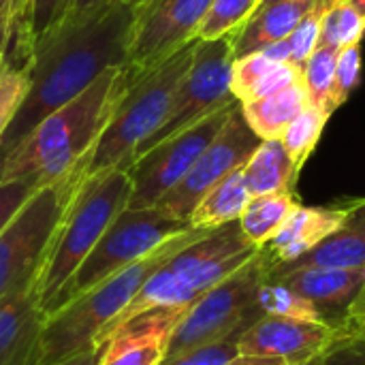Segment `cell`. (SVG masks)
Segmentation results:
<instances>
[{"instance_id": "7", "label": "cell", "mask_w": 365, "mask_h": 365, "mask_svg": "<svg viewBox=\"0 0 365 365\" xmlns=\"http://www.w3.org/2000/svg\"><path fill=\"white\" fill-rule=\"evenodd\" d=\"M86 158L62 180L41 186L0 231V299L43 276L62 216L81 184Z\"/></svg>"}, {"instance_id": "11", "label": "cell", "mask_w": 365, "mask_h": 365, "mask_svg": "<svg viewBox=\"0 0 365 365\" xmlns=\"http://www.w3.org/2000/svg\"><path fill=\"white\" fill-rule=\"evenodd\" d=\"M240 103H231L216 113L203 118L190 128L152 145L141 156L133 158L126 165L130 178V210H148L154 207L171 188H175L190 167L197 163L201 152L214 141L220 128L227 124L231 113Z\"/></svg>"}, {"instance_id": "23", "label": "cell", "mask_w": 365, "mask_h": 365, "mask_svg": "<svg viewBox=\"0 0 365 365\" xmlns=\"http://www.w3.org/2000/svg\"><path fill=\"white\" fill-rule=\"evenodd\" d=\"M250 197L252 195L246 186L244 173L237 169L203 195V199L192 210L188 225L195 229H218L235 222L246 210Z\"/></svg>"}, {"instance_id": "9", "label": "cell", "mask_w": 365, "mask_h": 365, "mask_svg": "<svg viewBox=\"0 0 365 365\" xmlns=\"http://www.w3.org/2000/svg\"><path fill=\"white\" fill-rule=\"evenodd\" d=\"M265 278L267 269L261 252H257L248 263L190 304L171 336L167 355L244 334L255 321L265 317L257 304V289Z\"/></svg>"}, {"instance_id": "13", "label": "cell", "mask_w": 365, "mask_h": 365, "mask_svg": "<svg viewBox=\"0 0 365 365\" xmlns=\"http://www.w3.org/2000/svg\"><path fill=\"white\" fill-rule=\"evenodd\" d=\"M214 0H143L135 21L126 75L133 79L163 60L182 45L197 38V30Z\"/></svg>"}, {"instance_id": "39", "label": "cell", "mask_w": 365, "mask_h": 365, "mask_svg": "<svg viewBox=\"0 0 365 365\" xmlns=\"http://www.w3.org/2000/svg\"><path fill=\"white\" fill-rule=\"evenodd\" d=\"M101 349L103 346H90L83 353H79V355H75V357H71L66 361H60V364L56 365H96L98 364V357H101Z\"/></svg>"}, {"instance_id": "21", "label": "cell", "mask_w": 365, "mask_h": 365, "mask_svg": "<svg viewBox=\"0 0 365 365\" xmlns=\"http://www.w3.org/2000/svg\"><path fill=\"white\" fill-rule=\"evenodd\" d=\"M299 167L293 163L280 139H263L248 163L242 167L252 197L269 192H293Z\"/></svg>"}, {"instance_id": "32", "label": "cell", "mask_w": 365, "mask_h": 365, "mask_svg": "<svg viewBox=\"0 0 365 365\" xmlns=\"http://www.w3.org/2000/svg\"><path fill=\"white\" fill-rule=\"evenodd\" d=\"M240 336L233 334L229 338L210 342V344H199L192 349H186L175 355H167L160 365H222L240 355Z\"/></svg>"}, {"instance_id": "8", "label": "cell", "mask_w": 365, "mask_h": 365, "mask_svg": "<svg viewBox=\"0 0 365 365\" xmlns=\"http://www.w3.org/2000/svg\"><path fill=\"white\" fill-rule=\"evenodd\" d=\"M186 229H190L188 222L165 216L156 207L122 210L107 227L103 237L96 242V246L90 250V255L83 259V263L77 267V272L45 306V314H51L64 304L81 297L105 278L143 259Z\"/></svg>"}, {"instance_id": "25", "label": "cell", "mask_w": 365, "mask_h": 365, "mask_svg": "<svg viewBox=\"0 0 365 365\" xmlns=\"http://www.w3.org/2000/svg\"><path fill=\"white\" fill-rule=\"evenodd\" d=\"M257 304L265 317H280V319H295V321L329 325V321L323 317V312L308 297H304L295 289H291L274 278H265L259 284Z\"/></svg>"}, {"instance_id": "26", "label": "cell", "mask_w": 365, "mask_h": 365, "mask_svg": "<svg viewBox=\"0 0 365 365\" xmlns=\"http://www.w3.org/2000/svg\"><path fill=\"white\" fill-rule=\"evenodd\" d=\"M340 49L319 45L312 56L302 66V86L308 94V103L327 111L329 115L334 109V79H336V64H338Z\"/></svg>"}, {"instance_id": "2", "label": "cell", "mask_w": 365, "mask_h": 365, "mask_svg": "<svg viewBox=\"0 0 365 365\" xmlns=\"http://www.w3.org/2000/svg\"><path fill=\"white\" fill-rule=\"evenodd\" d=\"M124 66L107 68L77 98L43 118L0 163V182L32 180L38 186L68 175L105 130L126 86Z\"/></svg>"}, {"instance_id": "42", "label": "cell", "mask_w": 365, "mask_h": 365, "mask_svg": "<svg viewBox=\"0 0 365 365\" xmlns=\"http://www.w3.org/2000/svg\"><path fill=\"white\" fill-rule=\"evenodd\" d=\"M344 2H346V4H351V6H353V9H355V11H357V13H359V15L365 19V0H344Z\"/></svg>"}, {"instance_id": "35", "label": "cell", "mask_w": 365, "mask_h": 365, "mask_svg": "<svg viewBox=\"0 0 365 365\" xmlns=\"http://www.w3.org/2000/svg\"><path fill=\"white\" fill-rule=\"evenodd\" d=\"M38 188L41 186L36 182H32V180L0 182V231L17 214V210L30 199V195L36 192Z\"/></svg>"}, {"instance_id": "19", "label": "cell", "mask_w": 365, "mask_h": 365, "mask_svg": "<svg viewBox=\"0 0 365 365\" xmlns=\"http://www.w3.org/2000/svg\"><path fill=\"white\" fill-rule=\"evenodd\" d=\"M319 0H291V2H269L259 4L255 13L229 34L233 45V56L242 58L261 47L284 41L295 30V26L317 6Z\"/></svg>"}, {"instance_id": "28", "label": "cell", "mask_w": 365, "mask_h": 365, "mask_svg": "<svg viewBox=\"0 0 365 365\" xmlns=\"http://www.w3.org/2000/svg\"><path fill=\"white\" fill-rule=\"evenodd\" d=\"M365 19L344 0H331L323 13L319 45L346 49L364 41Z\"/></svg>"}, {"instance_id": "14", "label": "cell", "mask_w": 365, "mask_h": 365, "mask_svg": "<svg viewBox=\"0 0 365 365\" xmlns=\"http://www.w3.org/2000/svg\"><path fill=\"white\" fill-rule=\"evenodd\" d=\"M336 336V327L280 317H261L240 336V355L274 357L287 365H306Z\"/></svg>"}, {"instance_id": "18", "label": "cell", "mask_w": 365, "mask_h": 365, "mask_svg": "<svg viewBox=\"0 0 365 365\" xmlns=\"http://www.w3.org/2000/svg\"><path fill=\"white\" fill-rule=\"evenodd\" d=\"M308 297L336 327L365 287V267H299L269 276Z\"/></svg>"}, {"instance_id": "17", "label": "cell", "mask_w": 365, "mask_h": 365, "mask_svg": "<svg viewBox=\"0 0 365 365\" xmlns=\"http://www.w3.org/2000/svg\"><path fill=\"white\" fill-rule=\"evenodd\" d=\"M41 276L0 299V365H34L45 325Z\"/></svg>"}, {"instance_id": "30", "label": "cell", "mask_w": 365, "mask_h": 365, "mask_svg": "<svg viewBox=\"0 0 365 365\" xmlns=\"http://www.w3.org/2000/svg\"><path fill=\"white\" fill-rule=\"evenodd\" d=\"M75 0H28L24 13V26L17 30L19 49L26 53L28 45L45 34L49 28L60 24L73 11Z\"/></svg>"}, {"instance_id": "31", "label": "cell", "mask_w": 365, "mask_h": 365, "mask_svg": "<svg viewBox=\"0 0 365 365\" xmlns=\"http://www.w3.org/2000/svg\"><path fill=\"white\" fill-rule=\"evenodd\" d=\"M30 88L26 66H17L13 62L2 60L0 64V139L9 130L11 122L15 120L26 94Z\"/></svg>"}, {"instance_id": "6", "label": "cell", "mask_w": 365, "mask_h": 365, "mask_svg": "<svg viewBox=\"0 0 365 365\" xmlns=\"http://www.w3.org/2000/svg\"><path fill=\"white\" fill-rule=\"evenodd\" d=\"M128 197L130 178L124 167H113L81 180L62 216L41 276L43 310L77 272L113 218L128 207Z\"/></svg>"}, {"instance_id": "24", "label": "cell", "mask_w": 365, "mask_h": 365, "mask_svg": "<svg viewBox=\"0 0 365 365\" xmlns=\"http://www.w3.org/2000/svg\"><path fill=\"white\" fill-rule=\"evenodd\" d=\"M297 205L299 203L293 192H269L250 197L246 210L237 220L240 229L257 248H261L276 235V231L284 225V220Z\"/></svg>"}, {"instance_id": "15", "label": "cell", "mask_w": 365, "mask_h": 365, "mask_svg": "<svg viewBox=\"0 0 365 365\" xmlns=\"http://www.w3.org/2000/svg\"><path fill=\"white\" fill-rule=\"evenodd\" d=\"M188 308H152L122 323L101 344L96 365H160Z\"/></svg>"}, {"instance_id": "20", "label": "cell", "mask_w": 365, "mask_h": 365, "mask_svg": "<svg viewBox=\"0 0 365 365\" xmlns=\"http://www.w3.org/2000/svg\"><path fill=\"white\" fill-rule=\"evenodd\" d=\"M299 267H365V199L351 201L342 225L314 250L278 274Z\"/></svg>"}, {"instance_id": "29", "label": "cell", "mask_w": 365, "mask_h": 365, "mask_svg": "<svg viewBox=\"0 0 365 365\" xmlns=\"http://www.w3.org/2000/svg\"><path fill=\"white\" fill-rule=\"evenodd\" d=\"M259 2L261 0H214L197 30V38L210 41L233 34L255 13Z\"/></svg>"}, {"instance_id": "38", "label": "cell", "mask_w": 365, "mask_h": 365, "mask_svg": "<svg viewBox=\"0 0 365 365\" xmlns=\"http://www.w3.org/2000/svg\"><path fill=\"white\" fill-rule=\"evenodd\" d=\"M261 53H265L267 58L276 60V62H291V49H289V41H276V43H269L265 47L259 49Z\"/></svg>"}, {"instance_id": "40", "label": "cell", "mask_w": 365, "mask_h": 365, "mask_svg": "<svg viewBox=\"0 0 365 365\" xmlns=\"http://www.w3.org/2000/svg\"><path fill=\"white\" fill-rule=\"evenodd\" d=\"M222 365H287L282 359L274 357H252V355H237L235 359L227 361Z\"/></svg>"}, {"instance_id": "37", "label": "cell", "mask_w": 365, "mask_h": 365, "mask_svg": "<svg viewBox=\"0 0 365 365\" xmlns=\"http://www.w3.org/2000/svg\"><path fill=\"white\" fill-rule=\"evenodd\" d=\"M336 331L351 336V338H357L365 344V287L364 291L357 295V299L349 306L342 321L336 325Z\"/></svg>"}, {"instance_id": "4", "label": "cell", "mask_w": 365, "mask_h": 365, "mask_svg": "<svg viewBox=\"0 0 365 365\" xmlns=\"http://www.w3.org/2000/svg\"><path fill=\"white\" fill-rule=\"evenodd\" d=\"M259 248L242 233L240 222L205 231L171 255L141 287L126 310L98 336L101 346L122 323L152 308H186L203 293L248 263Z\"/></svg>"}, {"instance_id": "10", "label": "cell", "mask_w": 365, "mask_h": 365, "mask_svg": "<svg viewBox=\"0 0 365 365\" xmlns=\"http://www.w3.org/2000/svg\"><path fill=\"white\" fill-rule=\"evenodd\" d=\"M233 45L229 36L197 41L190 68L182 77L178 90L171 96L169 111L163 124L130 154L126 165L148 152L152 145L190 128L203 118L216 113L218 109L240 103L231 92V68H233ZM124 165V169H126Z\"/></svg>"}, {"instance_id": "33", "label": "cell", "mask_w": 365, "mask_h": 365, "mask_svg": "<svg viewBox=\"0 0 365 365\" xmlns=\"http://www.w3.org/2000/svg\"><path fill=\"white\" fill-rule=\"evenodd\" d=\"M361 79V49L359 45H351L340 49L334 79V109L342 107Z\"/></svg>"}, {"instance_id": "3", "label": "cell", "mask_w": 365, "mask_h": 365, "mask_svg": "<svg viewBox=\"0 0 365 365\" xmlns=\"http://www.w3.org/2000/svg\"><path fill=\"white\" fill-rule=\"evenodd\" d=\"M210 229H186L145 255L143 259L126 265L101 284L86 291L81 297L64 304L56 312L47 314L38 353L34 365H56L66 361L90 346H96L98 336L126 310L148 278L180 248L188 246Z\"/></svg>"}, {"instance_id": "41", "label": "cell", "mask_w": 365, "mask_h": 365, "mask_svg": "<svg viewBox=\"0 0 365 365\" xmlns=\"http://www.w3.org/2000/svg\"><path fill=\"white\" fill-rule=\"evenodd\" d=\"M107 2H113V0H75V6L71 13H86V11H92V9L103 6Z\"/></svg>"}, {"instance_id": "1", "label": "cell", "mask_w": 365, "mask_h": 365, "mask_svg": "<svg viewBox=\"0 0 365 365\" xmlns=\"http://www.w3.org/2000/svg\"><path fill=\"white\" fill-rule=\"evenodd\" d=\"M143 0H113L68 13L26 49L28 94L0 139L2 158L49 113L77 98L107 68L124 66Z\"/></svg>"}, {"instance_id": "36", "label": "cell", "mask_w": 365, "mask_h": 365, "mask_svg": "<svg viewBox=\"0 0 365 365\" xmlns=\"http://www.w3.org/2000/svg\"><path fill=\"white\" fill-rule=\"evenodd\" d=\"M28 0H9L6 6L0 11V64L9 51L13 32L17 30V26H24V13H26Z\"/></svg>"}, {"instance_id": "27", "label": "cell", "mask_w": 365, "mask_h": 365, "mask_svg": "<svg viewBox=\"0 0 365 365\" xmlns=\"http://www.w3.org/2000/svg\"><path fill=\"white\" fill-rule=\"evenodd\" d=\"M327 120H329L327 111L308 103V107L280 135V143L284 145V150L289 152V156L299 169L304 167V163L310 158L312 150L317 148Z\"/></svg>"}, {"instance_id": "16", "label": "cell", "mask_w": 365, "mask_h": 365, "mask_svg": "<svg viewBox=\"0 0 365 365\" xmlns=\"http://www.w3.org/2000/svg\"><path fill=\"white\" fill-rule=\"evenodd\" d=\"M351 205V203H349ZM349 205H329V207H308L297 205L276 235L265 242L259 252L263 257L267 278L278 274L282 267L306 257L323 240H327L346 218Z\"/></svg>"}, {"instance_id": "22", "label": "cell", "mask_w": 365, "mask_h": 365, "mask_svg": "<svg viewBox=\"0 0 365 365\" xmlns=\"http://www.w3.org/2000/svg\"><path fill=\"white\" fill-rule=\"evenodd\" d=\"M250 128L261 139H280L284 128L308 107V94L302 81L250 103H240Z\"/></svg>"}, {"instance_id": "43", "label": "cell", "mask_w": 365, "mask_h": 365, "mask_svg": "<svg viewBox=\"0 0 365 365\" xmlns=\"http://www.w3.org/2000/svg\"><path fill=\"white\" fill-rule=\"evenodd\" d=\"M269 2H291V0H261L259 4H269Z\"/></svg>"}, {"instance_id": "5", "label": "cell", "mask_w": 365, "mask_h": 365, "mask_svg": "<svg viewBox=\"0 0 365 365\" xmlns=\"http://www.w3.org/2000/svg\"><path fill=\"white\" fill-rule=\"evenodd\" d=\"M197 41L199 38H192L182 45L154 68L126 79L105 130L86 154V178L113 167H124L130 154L163 124L171 96L190 68Z\"/></svg>"}, {"instance_id": "44", "label": "cell", "mask_w": 365, "mask_h": 365, "mask_svg": "<svg viewBox=\"0 0 365 365\" xmlns=\"http://www.w3.org/2000/svg\"><path fill=\"white\" fill-rule=\"evenodd\" d=\"M6 2H9V0H0V11H2V9L6 6Z\"/></svg>"}, {"instance_id": "12", "label": "cell", "mask_w": 365, "mask_h": 365, "mask_svg": "<svg viewBox=\"0 0 365 365\" xmlns=\"http://www.w3.org/2000/svg\"><path fill=\"white\" fill-rule=\"evenodd\" d=\"M261 141L263 139L246 122L242 105H237V109L231 113V118L214 137V141L201 152V156L184 175V180L175 188H171L154 207L165 216L188 222L192 210L203 199V195L229 173L242 169L255 154V150L261 145Z\"/></svg>"}, {"instance_id": "34", "label": "cell", "mask_w": 365, "mask_h": 365, "mask_svg": "<svg viewBox=\"0 0 365 365\" xmlns=\"http://www.w3.org/2000/svg\"><path fill=\"white\" fill-rule=\"evenodd\" d=\"M306 365H365V344L336 331L334 340Z\"/></svg>"}]
</instances>
